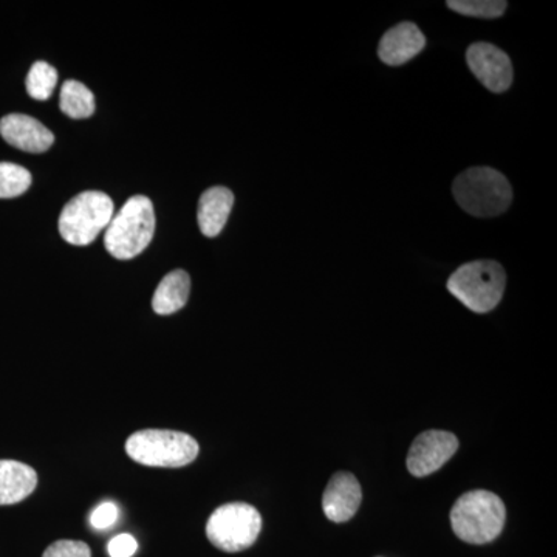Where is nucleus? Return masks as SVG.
<instances>
[{
	"label": "nucleus",
	"instance_id": "nucleus-9",
	"mask_svg": "<svg viewBox=\"0 0 557 557\" xmlns=\"http://www.w3.org/2000/svg\"><path fill=\"white\" fill-rule=\"evenodd\" d=\"M471 72L494 94H504L512 83V64L508 54L493 44L475 42L467 51Z\"/></svg>",
	"mask_w": 557,
	"mask_h": 557
},
{
	"label": "nucleus",
	"instance_id": "nucleus-8",
	"mask_svg": "<svg viewBox=\"0 0 557 557\" xmlns=\"http://www.w3.org/2000/svg\"><path fill=\"white\" fill-rule=\"evenodd\" d=\"M458 449L456 435L445 431H428L418 435L410 446L408 469L416 478H426L438 471Z\"/></svg>",
	"mask_w": 557,
	"mask_h": 557
},
{
	"label": "nucleus",
	"instance_id": "nucleus-22",
	"mask_svg": "<svg viewBox=\"0 0 557 557\" xmlns=\"http://www.w3.org/2000/svg\"><path fill=\"white\" fill-rule=\"evenodd\" d=\"M110 557H132L137 553L138 544L132 534H119L109 542Z\"/></svg>",
	"mask_w": 557,
	"mask_h": 557
},
{
	"label": "nucleus",
	"instance_id": "nucleus-6",
	"mask_svg": "<svg viewBox=\"0 0 557 557\" xmlns=\"http://www.w3.org/2000/svg\"><path fill=\"white\" fill-rule=\"evenodd\" d=\"M113 211L115 207L108 194L101 190L81 193L62 209L58 223L62 239L78 247L90 245L108 228Z\"/></svg>",
	"mask_w": 557,
	"mask_h": 557
},
{
	"label": "nucleus",
	"instance_id": "nucleus-17",
	"mask_svg": "<svg viewBox=\"0 0 557 557\" xmlns=\"http://www.w3.org/2000/svg\"><path fill=\"white\" fill-rule=\"evenodd\" d=\"M58 84L57 69L47 62L38 61L33 64L27 76V91L32 98L38 101H47L53 94Z\"/></svg>",
	"mask_w": 557,
	"mask_h": 557
},
{
	"label": "nucleus",
	"instance_id": "nucleus-18",
	"mask_svg": "<svg viewBox=\"0 0 557 557\" xmlns=\"http://www.w3.org/2000/svg\"><path fill=\"white\" fill-rule=\"evenodd\" d=\"M32 186V174L14 163H0V199L20 197Z\"/></svg>",
	"mask_w": 557,
	"mask_h": 557
},
{
	"label": "nucleus",
	"instance_id": "nucleus-14",
	"mask_svg": "<svg viewBox=\"0 0 557 557\" xmlns=\"http://www.w3.org/2000/svg\"><path fill=\"white\" fill-rule=\"evenodd\" d=\"M234 196L228 188L214 186L205 190L199 201V226L207 237H215L225 228L233 209Z\"/></svg>",
	"mask_w": 557,
	"mask_h": 557
},
{
	"label": "nucleus",
	"instance_id": "nucleus-21",
	"mask_svg": "<svg viewBox=\"0 0 557 557\" xmlns=\"http://www.w3.org/2000/svg\"><path fill=\"white\" fill-rule=\"evenodd\" d=\"M119 516V507L113 502H104L91 512L90 523L95 530H108V528L115 525Z\"/></svg>",
	"mask_w": 557,
	"mask_h": 557
},
{
	"label": "nucleus",
	"instance_id": "nucleus-5",
	"mask_svg": "<svg viewBox=\"0 0 557 557\" xmlns=\"http://www.w3.org/2000/svg\"><path fill=\"white\" fill-rule=\"evenodd\" d=\"M505 285L507 274L494 260L465 263L448 281L450 295L475 313L496 309L504 298Z\"/></svg>",
	"mask_w": 557,
	"mask_h": 557
},
{
	"label": "nucleus",
	"instance_id": "nucleus-20",
	"mask_svg": "<svg viewBox=\"0 0 557 557\" xmlns=\"http://www.w3.org/2000/svg\"><path fill=\"white\" fill-rule=\"evenodd\" d=\"M42 557H91L90 547L81 541H58L46 549Z\"/></svg>",
	"mask_w": 557,
	"mask_h": 557
},
{
	"label": "nucleus",
	"instance_id": "nucleus-16",
	"mask_svg": "<svg viewBox=\"0 0 557 557\" xmlns=\"http://www.w3.org/2000/svg\"><path fill=\"white\" fill-rule=\"evenodd\" d=\"M60 104L62 112L73 120L90 119L95 112L94 94L75 79L62 84Z\"/></svg>",
	"mask_w": 557,
	"mask_h": 557
},
{
	"label": "nucleus",
	"instance_id": "nucleus-13",
	"mask_svg": "<svg viewBox=\"0 0 557 557\" xmlns=\"http://www.w3.org/2000/svg\"><path fill=\"white\" fill-rule=\"evenodd\" d=\"M38 485V474L28 465L16 460H0V505L25 500Z\"/></svg>",
	"mask_w": 557,
	"mask_h": 557
},
{
	"label": "nucleus",
	"instance_id": "nucleus-10",
	"mask_svg": "<svg viewBox=\"0 0 557 557\" xmlns=\"http://www.w3.org/2000/svg\"><path fill=\"white\" fill-rule=\"evenodd\" d=\"M0 135L9 145L24 152L42 153L54 143L53 132L40 121L22 113H11L0 120Z\"/></svg>",
	"mask_w": 557,
	"mask_h": 557
},
{
	"label": "nucleus",
	"instance_id": "nucleus-11",
	"mask_svg": "<svg viewBox=\"0 0 557 557\" xmlns=\"http://www.w3.org/2000/svg\"><path fill=\"white\" fill-rule=\"evenodd\" d=\"M361 500L362 491L357 478L348 472H338L325 487L322 508L332 522H347L357 515Z\"/></svg>",
	"mask_w": 557,
	"mask_h": 557
},
{
	"label": "nucleus",
	"instance_id": "nucleus-3",
	"mask_svg": "<svg viewBox=\"0 0 557 557\" xmlns=\"http://www.w3.org/2000/svg\"><path fill=\"white\" fill-rule=\"evenodd\" d=\"M457 203L474 218H497L512 200L511 185L493 168H471L458 175L453 185Z\"/></svg>",
	"mask_w": 557,
	"mask_h": 557
},
{
	"label": "nucleus",
	"instance_id": "nucleus-12",
	"mask_svg": "<svg viewBox=\"0 0 557 557\" xmlns=\"http://www.w3.org/2000/svg\"><path fill=\"white\" fill-rule=\"evenodd\" d=\"M426 47V38L412 22H401L386 32L379 47L380 60L387 65L406 64Z\"/></svg>",
	"mask_w": 557,
	"mask_h": 557
},
{
	"label": "nucleus",
	"instance_id": "nucleus-1",
	"mask_svg": "<svg viewBox=\"0 0 557 557\" xmlns=\"http://www.w3.org/2000/svg\"><path fill=\"white\" fill-rule=\"evenodd\" d=\"M505 519L507 509L502 498L483 490L463 494L450 511L454 533L461 541L474 545L490 544L500 536Z\"/></svg>",
	"mask_w": 557,
	"mask_h": 557
},
{
	"label": "nucleus",
	"instance_id": "nucleus-15",
	"mask_svg": "<svg viewBox=\"0 0 557 557\" xmlns=\"http://www.w3.org/2000/svg\"><path fill=\"white\" fill-rule=\"evenodd\" d=\"M190 277L186 271H171L168 276L161 278L159 287L153 295L152 307L157 314L175 313L186 306L189 298Z\"/></svg>",
	"mask_w": 557,
	"mask_h": 557
},
{
	"label": "nucleus",
	"instance_id": "nucleus-4",
	"mask_svg": "<svg viewBox=\"0 0 557 557\" xmlns=\"http://www.w3.org/2000/svg\"><path fill=\"white\" fill-rule=\"evenodd\" d=\"M196 438L178 431L145 429L135 432L126 442V453L132 460L152 468H182L199 456Z\"/></svg>",
	"mask_w": 557,
	"mask_h": 557
},
{
	"label": "nucleus",
	"instance_id": "nucleus-19",
	"mask_svg": "<svg viewBox=\"0 0 557 557\" xmlns=\"http://www.w3.org/2000/svg\"><path fill=\"white\" fill-rule=\"evenodd\" d=\"M448 7L465 16L496 20L507 10L505 0H449Z\"/></svg>",
	"mask_w": 557,
	"mask_h": 557
},
{
	"label": "nucleus",
	"instance_id": "nucleus-2",
	"mask_svg": "<svg viewBox=\"0 0 557 557\" xmlns=\"http://www.w3.org/2000/svg\"><path fill=\"white\" fill-rule=\"evenodd\" d=\"M156 212L148 197H131L110 220L104 234V247L115 259L137 258L152 242Z\"/></svg>",
	"mask_w": 557,
	"mask_h": 557
},
{
	"label": "nucleus",
	"instance_id": "nucleus-7",
	"mask_svg": "<svg viewBox=\"0 0 557 557\" xmlns=\"http://www.w3.org/2000/svg\"><path fill=\"white\" fill-rule=\"evenodd\" d=\"M262 518L258 509L244 502L222 505L208 520L207 536L215 548L239 553L258 541Z\"/></svg>",
	"mask_w": 557,
	"mask_h": 557
}]
</instances>
